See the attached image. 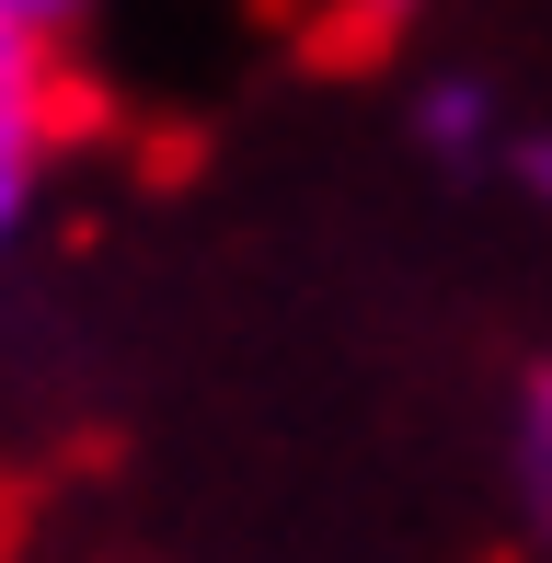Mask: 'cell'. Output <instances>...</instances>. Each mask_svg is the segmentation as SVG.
<instances>
[{
	"label": "cell",
	"instance_id": "1",
	"mask_svg": "<svg viewBox=\"0 0 552 563\" xmlns=\"http://www.w3.org/2000/svg\"><path fill=\"white\" fill-rule=\"evenodd\" d=\"M0 115H58V46L0 12Z\"/></svg>",
	"mask_w": 552,
	"mask_h": 563
},
{
	"label": "cell",
	"instance_id": "2",
	"mask_svg": "<svg viewBox=\"0 0 552 563\" xmlns=\"http://www.w3.org/2000/svg\"><path fill=\"white\" fill-rule=\"evenodd\" d=\"M46 126H58V115H0V253H12V230L35 219V185H46Z\"/></svg>",
	"mask_w": 552,
	"mask_h": 563
},
{
	"label": "cell",
	"instance_id": "3",
	"mask_svg": "<svg viewBox=\"0 0 552 563\" xmlns=\"http://www.w3.org/2000/svg\"><path fill=\"white\" fill-rule=\"evenodd\" d=\"M518 483H530V506H552V368H530V391H518Z\"/></svg>",
	"mask_w": 552,
	"mask_h": 563
},
{
	"label": "cell",
	"instance_id": "4",
	"mask_svg": "<svg viewBox=\"0 0 552 563\" xmlns=\"http://www.w3.org/2000/svg\"><path fill=\"white\" fill-rule=\"evenodd\" d=\"M426 139H449V150H472V139H484V92H472V81H449V92H426Z\"/></svg>",
	"mask_w": 552,
	"mask_h": 563
},
{
	"label": "cell",
	"instance_id": "5",
	"mask_svg": "<svg viewBox=\"0 0 552 563\" xmlns=\"http://www.w3.org/2000/svg\"><path fill=\"white\" fill-rule=\"evenodd\" d=\"M322 12H334L345 35H357V46H380V35H404V23L426 12V0H322Z\"/></svg>",
	"mask_w": 552,
	"mask_h": 563
},
{
	"label": "cell",
	"instance_id": "6",
	"mask_svg": "<svg viewBox=\"0 0 552 563\" xmlns=\"http://www.w3.org/2000/svg\"><path fill=\"white\" fill-rule=\"evenodd\" d=\"M0 12H12V23H35L46 46H69V35H81V12H92V0H0Z\"/></svg>",
	"mask_w": 552,
	"mask_h": 563
},
{
	"label": "cell",
	"instance_id": "7",
	"mask_svg": "<svg viewBox=\"0 0 552 563\" xmlns=\"http://www.w3.org/2000/svg\"><path fill=\"white\" fill-rule=\"evenodd\" d=\"M530 185H541V196H552V139H530Z\"/></svg>",
	"mask_w": 552,
	"mask_h": 563
}]
</instances>
